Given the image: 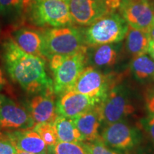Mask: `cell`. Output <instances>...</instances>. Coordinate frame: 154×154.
Returning <instances> with one entry per match:
<instances>
[{
  "mask_svg": "<svg viewBox=\"0 0 154 154\" xmlns=\"http://www.w3.org/2000/svg\"><path fill=\"white\" fill-rule=\"evenodd\" d=\"M0 58L7 74L29 95L54 91L53 80L46 69V60L25 52L10 36L0 44Z\"/></svg>",
  "mask_w": 154,
  "mask_h": 154,
  "instance_id": "obj_1",
  "label": "cell"
},
{
  "mask_svg": "<svg viewBox=\"0 0 154 154\" xmlns=\"http://www.w3.org/2000/svg\"><path fill=\"white\" fill-rule=\"evenodd\" d=\"M38 28H53L74 25L65 0H26L24 23Z\"/></svg>",
  "mask_w": 154,
  "mask_h": 154,
  "instance_id": "obj_2",
  "label": "cell"
},
{
  "mask_svg": "<svg viewBox=\"0 0 154 154\" xmlns=\"http://www.w3.org/2000/svg\"><path fill=\"white\" fill-rule=\"evenodd\" d=\"M88 47L70 54L54 55L49 59L54 92L60 96L68 91L87 64Z\"/></svg>",
  "mask_w": 154,
  "mask_h": 154,
  "instance_id": "obj_3",
  "label": "cell"
},
{
  "mask_svg": "<svg viewBox=\"0 0 154 154\" xmlns=\"http://www.w3.org/2000/svg\"><path fill=\"white\" fill-rule=\"evenodd\" d=\"M81 28L86 46L94 47L119 43L125 38L128 24L120 14L112 12Z\"/></svg>",
  "mask_w": 154,
  "mask_h": 154,
  "instance_id": "obj_4",
  "label": "cell"
},
{
  "mask_svg": "<svg viewBox=\"0 0 154 154\" xmlns=\"http://www.w3.org/2000/svg\"><path fill=\"white\" fill-rule=\"evenodd\" d=\"M86 46L81 26L47 28L44 30V55L46 60L54 55L70 54Z\"/></svg>",
  "mask_w": 154,
  "mask_h": 154,
  "instance_id": "obj_5",
  "label": "cell"
},
{
  "mask_svg": "<svg viewBox=\"0 0 154 154\" xmlns=\"http://www.w3.org/2000/svg\"><path fill=\"white\" fill-rule=\"evenodd\" d=\"M119 76L104 74L92 66L84 68L69 91L96 98L102 101L111 88L118 84Z\"/></svg>",
  "mask_w": 154,
  "mask_h": 154,
  "instance_id": "obj_6",
  "label": "cell"
},
{
  "mask_svg": "<svg viewBox=\"0 0 154 154\" xmlns=\"http://www.w3.org/2000/svg\"><path fill=\"white\" fill-rule=\"evenodd\" d=\"M99 108L102 123L106 125L124 121L135 111L126 89L118 84L111 88L99 104Z\"/></svg>",
  "mask_w": 154,
  "mask_h": 154,
  "instance_id": "obj_7",
  "label": "cell"
},
{
  "mask_svg": "<svg viewBox=\"0 0 154 154\" xmlns=\"http://www.w3.org/2000/svg\"><path fill=\"white\" fill-rule=\"evenodd\" d=\"M35 124L27 108L0 94V128L5 131L28 129Z\"/></svg>",
  "mask_w": 154,
  "mask_h": 154,
  "instance_id": "obj_8",
  "label": "cell"
},
{
  "mask_svg": "<svg viewBox=\"0 0 154 154\" xmlns=\"http://www.w3.org/2000/svg\"><path fill=\"white\" fill-rule=\"evenodd\" d=\"M100 136L106 146L119 151L134 149L140 141L138 130L124 121L107 124Z\"/></svg>",
  "mask_w": 154,
  "mask_h": 154,
  "instance_id": "obj_9",
  "label": "cell"
},
{
  "mask_svg": "<svg viewBox=\"0 0 154 154\" xmlns=\"http://www.w3.org/2000/svg\"><path fill=\"white\" fill-rule=\"evenodd\" d=\"M119 11L134 28L149 32L154 24V6L148 0H121Z\"/></svg>",
  "mask_w": 154,
  "mask_h": 154,
  "instance_id": "obj_10",
  "label": "cell"
},
{
  "mask_svg": "<svg viewBox=\"0 0 154 154\" xmlns=\"http://www.w3.org/2000/svg\"><path fill=\"white\" fill-rule=\"evenodd\" d=\"M68 3L74 24L82 27L112 13L108 0H68Z\"/></svg>",
  "mask_w": 154,
  "mask_h": 154,
  "instance_id": "obj_11",
  "label": "cell"
},
{
  "mask_svg": "<svg viewBox=\"0 0 154 154\" xmlns=\"http://www.w3.org/2000/svg\"><path fill=\"white\" fill-rule=\"evenodd\" d=\"M44 30L32 25H15L9 36L25 52L46 60L44 55Z\"/></svg>",
  "mask_w": 154,
  "mask_h": 154,
  "instance_id": "obj_12",
  "label": "cell"
},
{
  "mask_svg": "<svg viewBox=\"0 0 154 154\" xmlns=\"http://www.w3.org/2000/svg\"><path fill=\"white\" fill-rule=\"evenodd\" d=\"M101 102L96 98L68 91L59 96V99L57 100V109L59 116L72 119L90 110Z\"/></svg>",
  "mask_w": 154,
  "mask_h": 154,
  "instance_id": "obj_13",
  "label": "cell"
},
{
  "mask_svg": "<svg viewBox=\"0 0 154 154\" xmlns=\"http://www.w3.org/2000/svg\"><path fill=\"white\" fill-rule=\"evenodd\" d=\"M56 94L54 91H45L34 95L27 105V109L36 124H54L58 116Z\"/></svg>",
  "mask_w": 154,
  "mask_h": 154,
  "instance_id": "obj_14",
  "label": "cell"
},
{
  "mask_svg": "<svg viewBox=\"0 0 154 154\" xmlns=\"http://www.w3.org/2000/svg\"><path fill=\"white\" fill-rule=\"evenodd\" d=\"M17 150L34 154H48V146L32 128L4 131Z\"/></svg>",
  "mask_w": 154,
  "mask_h": 154,
  "instance_id": "obj_15",
  "label": "cell"
},
{
  "mask_svg": "<svg viewBox=\"0 0 154 154\" xmlns=\"http://www.w3.org/2000/svg\"><path fill=\"white\" fill-rule=\"evenodd\" d=\"M99 104L72 119L82 135L83 141L94 142L101 140L99 131L102 119Z\"/></svg>",
  "mask_w": 154,
  "mask_h": 154,
  "instance_id": "obj_16",
  "label": "cell"
},
{
  "mask_svg": "<svg viewBox=\"0 0 154 154\" xmlns=\"http://www.w3.org/2000/svg\"><path fill=\"white\" fill-rule=\"evenodd\" d=\"M119 58L118 44H106L88 47L87 64L96 69L112 67L117 63Z\"/></svg>",
  "mask_w": 154,
  "mask_h": 154,
  "instance_id": "obj_17",
  "label": "cell"
},
{
  "mask_svg": "<svg viewBox=\"0 0 154 154\" xmlns=\"http://www.w3.org/2000/svg\"><path fill=\"white\" fill-rule=\"evenodd\" d=\"M126 49L133 58L148 53L151 38L149 32L128 26L125 36Z\"/></svg>",
  "mask_w": 154,
  "mask_h": 154,
  "instance_id": "obj_18",
  "label": "cell"
},
{
  "mask_svg": "<svg viewBox=\"0 0 154 154\" xmlns=\"http://www.w3.org/2000/svg\"><path fill=\"white\" fill-rule=\"evenodd\" d=\"M58 141L81 143L83 138L72 119L59 116L54 122Z\"/></svg>",
  "mask_w": 154,
  "mask_h": 154,
  "instance_id": "obj_19",
  "label": "cell"
},
{
  "mask_svg": "<svg viewBox=\"0 0 154 154\" xmlns=\"http://www.w3.org/2000/svg\"><path fill=\"white\" fill-rule=\"evenodd\" d=\"M131 69L138 80H154V60L146 54L134 58L131 63Z\"/></svg>",
  "mask_w": 154,
  "mask_h": 154,
  "instance_id": "obj_20",
  "label": "cell"
},
{
  "mask_svg": "<svg viewBox=\"0 0 154 154\" xmlns=\"http://www.w3.org/2000/svg\"><path fill=\"white\" fill-rule=\"evenodd\" d=\"M25 2L26 0H0L2 15L16 20V25L22 24L24 23Z\"/></svg>",
  "mask_w": 154,
  "mask_h": 154,
  "instance_id": "obj_21",
  "label": "cell"
},
{
  "mask_svg": "<svg viewBox=\"0 0 154 154\" xmlns=\"http://www.w3.org/2000/svg\"><path fill=\"white\" fill-rule=\"evenodd\" d=\"M48 154H89L82 143L58 141L48 146Z\"/></svg>",
  "mask_w": 154,
  "mask_h": 154,
  "instance_id": "obj_22",
  "label": "cell"
},
{
  "mask_svg": "<svg viewBox=\"0 0 154 154\" xmlns=\"http://www.w3.org/2000/svg\"><path fill=\"white\" fill-rule=\"evenodd\" d=\"M41 136L47 146H54L58 142L57 132L53 124L50 123H38L32 128Z\"/></svg>",
  "mask_w": 154,
  "mask_h": 154,
  "instance_id": "obj_23",
  "label": "cell"
},
{
  "mask_svg": "<svg viewBox=\"0 0 154 154\" xmlns=\"http://www.w3.org/2000/svg\"><path fill=\"white\" fill-rule=\"evenodd\" d=\"M89 154H119L109 149L101 140H96L94 142H81Z\"/></svg>",
  "mask_w": 154,
  "mask_h": 154,
  "instance_id": "obj_24",
  "label": "cell"
},
{
  "mask_svg": "<svg viewBox=\"0 0 154 154\" xmlns=\"http://www.w3.org/2000/svg\"><path fill=\"white\" fill-rule=\"evenodd\" d=\"M0 154H18V150L4 132H0Z\"/></svg>",
  "mask_w": 154,
  "mask_h": 154,
  "instance_id": "obj_25",
  "label": "cell"
},
{
  "mask_svg": "<svg viewBox=\"0 0 154 154\" xmlns=\"http://www.w3.org/2000/svg\"><path fill=\"white\" fill-rule=\"evenodd\" d=\"M146 107L149 113H154V84H151L144 93Z\"/></svg>",
  "mask_w": 154,
  "mask_h": 154,
  "instance_id": "obj_26",
  "label": "cell"
},
{
  "mask_svg": "<svg viewBox=\"0 0 154 154\" xmlns=\"http://www.w3.org/2000/svg\"><path fill=\"white\" fill-rule=\"evenodd\" d=\"M142 125L154 142V113H150L147 118L143 119L142 121Z\"/></svg>",
  "mask_w": 154,
  "mask_h": 154,
  "instance_id": "obj_27",
  "label": "cell"
},
{
  "mask_svg": "<svg viewBox=\"0 0 154 154\" xmlns=\"http://www.w3.org/2000/svg\"><path fill=\"white\" fill-rule=\"evenodd\" d=\"M6 83H7V81L5 79V76H4V73L2 72V70L1 67H0V91H1L5 86Z\"/></svg>",
  "mask_w": 154,
  "mask_h": 154,
  "instance_id": "obj_28",
  "label": "cell"
},
{
  "mask_svg": "<svg viewBox=\"0 0 154 154\" xmlns=\"http://www.w3.org/2000/svg\"><path fill=\"white\" fill-rule=\"evenodd\" d=\"M148 53L149 54L150 57L154 60V40L151 39L150 42L149 49H148Z\"/></svg>",
  "mask_w": 154,
  "mask_h": 154,
  "instance_id": "obj_29",
  "label": "cell"
},
{
  "mask_svg": "<svg viewBox=\"0 0 154 154\" xmlns=\"http://www.w3.org/2000/svg\"><path fill=\"white\" fill-rule=\"evenodd\" d=\"M149 34L150 36H151V39L154 40V24L152 25L151 27L150 28V29L149 30Z\"/></svg>",
  "mask_w": 154,
  "mask_h": 154,
  "instance_id": "obj_30",
  "label": "cell"
},
{
  "mask_svg": "<svg viewBox=\"0 0 154 154\" xmlns=\"http://www.w3.org/2000/svg\"><path fill=\"white\" fill-rule=\"evenodd\" d=\"M18 154H34V153H28V152H25V151H19V150H18Z\"/></svg>",
  "mask_w": 154,
  "mask_h": 154,
  "instance_id": "obj_31",
  "label": "cell"
},
{
  "mask_svg": "<svg viewBox=\"0 0 154 154\" xmlns=\"http://www.w3.org/2000/svg\"><path fill=\"white\" fill-rule=\"evenodd\" d=\"M2 15V11H1V6H0V17H1Z\"/></svg>",
  "mask_w": 154,
  "mask_h": 154,
  "instance_id": "obj_32",
  "label": "cell"
},
{
  "mask_svg": "<svg viewBox=\"0 0 154 154\" xmlns=\"http://www.w3.org/2000/svg\"><path fill=\"white\" fill-rule=\"evenodd\" d=\"M65 1H68V0H65Z\"/></svg>",
  "mask_w": 154,
  "mask_h": 154,
  "instance_id": "obj_33",
  "label": "cell"
}]
</instances>
